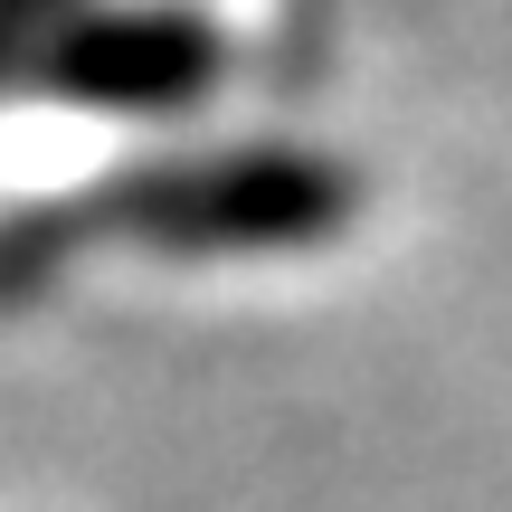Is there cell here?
Returning <instances> with one entry per match:
<instances>
[{
  "label": "cell",
  "mask_w": 512,
  "mask_h": 512,
  "mask_svg": "<svg viewBox=\"0 0 512 512\" xmlns=\"http://www.w3.org/2000/svg\"><path fill=\"white\" fill-rule=\"evenodd\" d=\"M67 29H76V0H0V76H48Z\"/></svg>",
  "instance_id": "obj_3"
},
{
  "label": "cell",
  "mask_w": 512,
  "mask_h": 512,
  "mask_svg": "<svg viewBox=\"0 0 512 512\" xmlns=\"http://www.w3.org/2000/svg\"><path fill=\"white\" fill-rule=\"evenodd\" d=\"M351 190L332 162H294V152H247V162H200L171 190H152L143 219L181 247H275L313 238L323 219H342Z\"/></svg>",
  "instance_id": "obj_1"
},
{
  "label": "cell",
  "mask_w": 512,
  "mask_h": 512,
  "mask_svg": "<svg viewBox=\"0 0 512 512\" xmlns=\"http://www.w3.org/2000/svg\"><path fill=\"white\" fill-rule=\"evenodd\" d=\"M219 48H209L200 19H171V10H105V19H76L57 38L48 76L86 105H114V114H162V105H190L209 86Z\"/></svg>",
  "instance_id": "obj_2"
}]
</instances>
